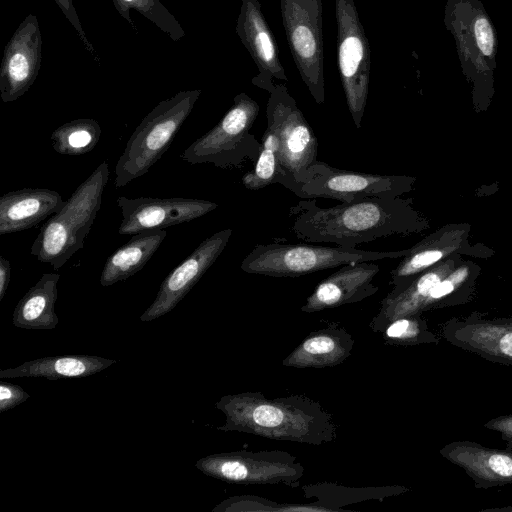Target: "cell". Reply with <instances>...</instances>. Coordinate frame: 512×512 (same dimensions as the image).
I'll return each instance as SVG.
<instances>
[{
    "instance_id": "26",
    "label": "cell",
    "mask_w": 512,
    "mask_h": 512,
    "mask_svg": "<svg viewBox=\"0 0 512 512\" xmlns=\"http://www.w3.org/2000/svg\"><path fill=\"white\" fill-rule=\"evenodd\" d=\"M60 275L45 273L17 303L12 322L17 328L54 329L59 318L55 311Z\"/></svg>"
},
{
    "instance_id": "8",
    "label": "cell",
    "mask_w": 512,
    "mask_h": 512,
    "mask_svg": "<svg viewBox=\"0 0 512 512\" xmlns=\"http://www.w3.org/2000/svg\"><path fill=\"white\" fill-rule=\"evenodd\" d=\"M269 94L267 124L275 128L279 138V162L290 191L302 198L301 184L317 161L318 140L284 84H275Z\"/></svg>"
},
{
    "instance_id": "10",
    "label": "cell",
    "mask_w": 512,
    "mask_h": 512,
    "mask_svg": "<svg viewBox=\"0 0 512 512\" xmlns=\"http://www.w3.org/2000/svg\"><path fill=\"white\" fill-rule=\"evenodd\" d=\"M195 466L215 479L241 485L283 484L297 487L304 476L296 456L282 450L217 453L200 458Z\"/></svg>"
},
{
    "instance_id": "20",
    "label": "cell",
    "mask_w": 512,
    "mask_h": 512,
    "mask_svg": "<svg viewBox=\"0 0 512 512\" xmlns=\"http://www.w3.org/2000/svg\"><path fill=\"white\" fill-rule=\"evenodd\" d=\"M469 230L466 224L448 225L407 249L403 259L390 272V284L393 286L390 293L401 291L418 274L461 251Z\"/></svg>"
},
{
    "instance_id": "31",
    "label": "cell",
    "mask_w": 512,
    "mask_h": 512,
    "mask_svg": "<svg viewBox=\"0 0 512 512\" xmlns=\"http://www.w3.org/2000/svg\"><path fill=\"white\" fill-rule=\"evenodd\" d=\"M390 345L410 346L438 344L439 338L429 330L421 315L404 316L387 322L378 332Z\"/></svg>"
},
{
    "instance_id": "11",
    "label": "cell",
    "mask_w": 512,
    "mask_h": 512,
    "mask_svg": "<svg viewBox=\"0 0 512 512\" xmlns=\"http://www.w3.org/2000/svg\"><path fill=\"white\" fill-rule=\"evenodd\" d=\"M337 60L348 110L361 127L371 71V50L354 0H335Z\"/></svg>"
},
{
    "instance_id": "37",
    "label": "cell",
    "mask_w": 512,
    "mask_h": 512,
    "mask_svg": "<svg viewBox=\"0 0 512 512\" xmlns=\"http://www.w3.org/2000/svg\"><path fill=\"white\" fill-rule=\"evenodd\" d=\"M11 276V266L8 259L0 256V301L4 298Z\"/></svg>"
},
{
    "instance_id": "32",
    "label": "cell",
    "mask_w": 512,
    "mask_h": 512,
    "mask_svg": "<svg viewBox=\"0 0 512 512\" xmlns=\"http://www.w3.org/2000/svg\"><path fill=\"white\" fill-rule=\"evenodd\" d=\"M112 2L119 14L129 22L134 30L136 27L130 17V9L137 10L174 41L180 40L185 35L178 21L159 0H112Z\"/></svg>"
},
{
    "instance_id": "19",
    "label": "cell",
    "mask_w": 512,
    "mask_h": 512,
    "mask_svg": "<svg viewBox=\"0 0 512 512\" xmlns=\"http://www.w3.org/2000/svg\"><path fill=\"white\" fill-rule=\"evenodd\" d=\"M440 454L460 467L476 488L488 489L512 484V448L498 449L462 440L446 444Z\"/></svg>"
},
{
    "instance_id": "28",
    "label": "cell",
    "mask_w": 512,
    "mask_h": 512,
    "mask_svg": "<svg viewBox=\"0 0 512 512\" xmlns=\"http://www.w3.org/2000/svg\"><path fill=\"white\" fill-rule=\"evenodd\" d=\"M279 138L275 128L267 124L262 136L261 150L254 169L242 177L243 185L249 190H259L271 184H281L291 189L290 182L279 162Z\"/></svg>"
},
{
    "instance_id": "22",
    "label": "cell",
    "mask_w": 512,
    "mask_h": 512,
    "mask_svg": "<svg viewBox=\"0 0 512 512\" xmlns=\"http://www.w3.org/2000/svg\"><path fill=\"white\" fill-rule=\"evenodd\" d=\"M355 345L353 336L338 323H329L326 327L310 332L282 364L291 368H327L334 367L351 354Z\"/></svg>"
},
{
    "instance_id": "36",
    "label": "cell",
    "mask_w": 512,
    "mask_h": 512,
    "mask_svg": "<svg viewBox=\"0 0 512 512\" xmlns=\"http://www.w3.org/2000/svg\"><path fill=\"white\" fill-rule=\"evenodd\" d=\"M484 427L500 433L503 440L512 448V414L502 415L489 420Z\"/></svg>"
},
{
    "instance_id": "1",
    "label": "cell",
    "mask_w": 512,
    "mask_h": 512,
    "mask_svg": "<svg viewBox=\"0 0 512 512\" xmlns=\"http://www.w3.org/2000/svg\"><path fill=\"white\" fill-rule=\"evenodd\" d=\"M289 217L296 238L351 248L405 234L418 225L410 205L398 197H366L324 208L313 200H300L290 208Z\"/></svg>"
},
{
    "instance_id": "34",
    "label": "cell",
    "mask_w": 512,
    "mask_h": 512,
    "mask_svg": "<svg viewBox=\"0 0 512 512\" xmlns=\"http://www.w3.org/2000/svg\"><path fill=\"white\" fill-rule=\"evenodd\" d=\"M30 395L19 385L0 381V412L24 403Z\"/></svg>"
},
{
    "instance_id": "3",
    "label": "cell",
    "mask_w": 512,
    "mask_h": 512,
    "mask_svg": "<svg viewBox=\"0 0 512 512\" xmlns=\"http://www.w3.org/2000/svg\"><path fill=\"white\" fill-rule=\"evenodd\" d=\"M444 25L454 38L474 104L486 106L494 93L498 51L497 31L489 14L481 0H446Z\"/></svg>"
},
{
    "instance_id": "9",
    "label": "cell",
    "mask_w": 512,
    "mask_h": 512,
    "mask_svg": "<svg viewBox=\"0 0 512 512\" xmlns=\"http://www.w3.org/2000/svg\"><path fill=\"white\" fill-rule=\"evenodd\" d=\"M289 49L308 91L317 104L325 101L322 0H280Z\"/></svg>"
},
{
    "instance_id": "2",
    "label": "cell",
    "mask_w": 512,
    "mask_h": 512,
    "mask_svg": "<svg viewBox=\"0 0 512 512\" xmlns=\"http://www.w3.org/2000/svg\"><path fill=\"white\" fill-rule=\"evenodd\" d=\"M215 407L225 415L217 427L223 432H242L270 440L319 446L337 439L333 415L305 395L267 398L261 392L222 396Z\"/></svg>"
},
{
    "instance_id": "38",
    "label": "cell",
    "mask_w": 512,
    "mask_h": 512,
    "mask_svg": "<svg viewBox=\"0 0 512 512\" xmlns=\"http://www.w3.org/2000/svg\"><path fill=\"white\" fill-rule=\"evenodd\" d=\"M484 511H507V512H512V504L507 506V507L486 509Z\"/></svg>"
},
{
    "instance_id": "29",
    "label": "cell",
    "mask_w": 512,
    "mask_h": 512,
    "mask_svg": "<svg viewBox=\"0 0 512 512\" xmlns=\"http://www.w3.org/2000/svg\"><path fill=\"white\" fill-rule=\"evenodd\" d=\"M473 264L463 262L441 279L430 291L423 306L422 313L444 306L465 302L472 292L477 273Z\"/></svg>"
},
{
    "instance_id": "30",
    "label": "cell",
    "mask_w": 512,
    "mask_h": 512,
    "mask_svg": "<svg viewBox=\"0 0 512 512\" xmlns=\"http://www.w3.org/2000/svg\"><path fill=\"white\" fill-rule=\"evenodd\" d=\"M101 135L99 123L91 118L75 119L56 128L50 141L61 155L79 156L93 150Z\"/></svg>"
},
{
    "instance_id": "13",
    "label": "cell",
    "mask_w": 512,
    "mask_h": 512,
    "mask_svg": "<svg viewBox=\"0 0 512 512\" xmlns=\"http://www.w3.org/2000/svg\"><path fill=\"white\" fill-rule=\"evenodd\" d=\"M120 235H134L148 229H164L199 218L218 207L215 202L196 198H128L119 196Z\"/></svg>"
},
{
    "instance_id": "21",
    "label": "cell",
    "mask_w": 512,
    "mask_h": 512,
    "mask_svg": "<svg viewBox=\"0 0 512 512\" xmlns=\"http://www.w3.org/2000/svg\"><path fill=\"white\" fill-rule=\"evenodd\" d=\"M62 196L47 188H24L0 197V235L30 229L59 212Z\"/></svg>"
},
{
    "instance_id": "23",
    "label": "cell",
    "mask_w": 512,
    "mask_h": 512,
    "mask_svg": "<svg viewBox=\"0 0 512 512\" xmlns=\"http://www.w3.org/2000/svg\"><path fill=\"white\" fill-rule=\"evenodd\" d=\"M461 260L455 256L435 264L418 274L404 289L388 293L380 303L378 313L369 327L378 333L383 326L396 318L422 314V306L432 288L451 272Z\"/></svg>"
},
{
    "instance_id": "7",
    "label": "cell",
    "mask_w": 512,
    "mask_h": 512,
    "mask_svg": "<svg viewBox=\"0 0 512 512\" xmlns=\"http://www.w3.org/2000/svg\"><path fill=\"white\" fill-rule=\"evenodd\" d=\"M260 107L242 92L233 105L208 132L196 139L181 154L189 164L211 163L220 168L240 167L247 160L256 161L261 143L250 132Z\"/></svg>"
},
{
    "instance_id": "33",
    "label": "cell",
    "mask_w": 512,
    "mask_h": 512,
    "mask_svg": "<svg viewBox=\"0 0 512 512\" xmlns=\"http://www.w3.org/2000/svg\"><path fill=\"white\" fill-rule=\"evenodd\" d=\"M213 512H287V511H324L330 509L311 503L298 505L278 503L270 499L255 495H240L229 497L212 509Z\"/></svg>"
},
{
    "instance_id": "25",
    "label": "cell",
    "mask_w": 512,
    "mask_h": 512,
    "mask_svg": "<svg viewBox=\"0 0 512 512\" xmlns=\"http://www.w3.org/2000/svg\"><path fill=\"white\" fill-rule=\"evenodd\" d=\"M166 235L165 229H148L132 235L126 244L107 258L100 284L111 286L140 271L158 250Z\"/></svg>"
},
{
    "instance_id": "16",
    "label": "cell",
    "mask_w": 512,
    "mask_h": 512,
    "mask_svg": "<svg viewBox=\"0 0 512 512\" xmlns=\"http://www.w3.org/2000/svg\"><path fill=\"white\" fill-rule=\"evenodd\" d=\"M442 336L452 345L495 363L512 365V317L474 312L444 323Z\"/></svg>"
},
{
    "instance_id": "27",
    "label": "cell",
    "mask_w": 512,
    "mask_h": 512,
    "mask_svg": "<svg viewBox=\"0 0 512 512\" xmlns=\"http://www.w3.org/2000/svg\"><path fill=\"white\" fill-rule=\"evenodd\" d=\"M402 486L386 487H344L334 483H317L302 487L305 498H316L315 504L326 507L330 511H344L342 506L367 500H383L407 491Z\"/></svg>"
},
{
    "instance_id": "12",
    "label": "cell",
    "mask_w": 512,
    "mask_h": 512,
    "mask_svg": "<svg viewBox=\"0 0 512 512\" xmlns=\"http://www.w3.org/2000/svg\"><path fill=\"white\" fill-rule=\"evenodd\" d=\"M411 178L338 169L317 160L301 184L302 198L350 202L366 197H398L410 190Z\"/></svg>"
},
{
    "instance_id": "14",
    "label": "cell",
    "mask_w": 512,
    "mask_h": 512,
    "mask_svg": "<svg viewBox=\"0 0 512 512\" xmlns=\"http://www.w3.org/2000/svg\"><path fill=\"white\" fill-rule=\"evenodd\" d=\"M42 37L35 15L29 14L6 44L0 67V96L12 102L33 85L42 59Z\"/></svg>"
},
{
    "instance_id": "6",
    "label": "cell",
    "mask_w": 512,
    "mask_h": 512,
    "mask_svg": "<svg viewBox=\"0 0 512 512\" xmlns=\"http://www.w3.org/2000/svg\"><path fill=\"white\" fill-rule=\"evenodd\" d=\"M402 251H366L312 244L268 243L256 245L241 262V270L270 277H299L347 264L395 259Z\"/></svg>"
},
{
    "instance_id": "4",
    "label": "cell",
    "mask_w": 512,
    "mask_h": 512,
    "mask_svg": "<svg viewBox=\"0 0 512 512\" xmlns=\"http://www.w3.org/2000/svg\"><path fill=\"white\" fill-rule=\"evenodd\" d=\"M108 177L109 168L104 161L74 190L62 209L46 220L30 250L39 262L59 270L83 248L101 208Z\"/></svg>"
},
{
    "instance_id": "5",
    "label": "cell",
    "mask_w": 512,
    "mask_h": 512,
    "mask_svg": "<svg viewBox=\"0 0 512 512\" xmlns=\"http://www.w3.org/2000/svg\"><path fill=\"white\" fill-rule=\"evenodd\" d=\"M200 94V89L181 91L158 103L142 119L116 163V189L146 174L162 157L192 112Z\"/></svg>"
},
{
    "instance_id": "18",
    "label": "cell",
    "mask_w": 512,
    "mask_h": 512,
    "mask_svg": "<svg viewBox=\"0 0 512 512\" xmlns=\"http://www.w3.org/2000/svg\"><path fill=\"white\" fill-rule=\"evenodd\" d=\"M379 271L373 261L343 265L318 283L300 310L314 313L360 302L377 293L373 279Z\"/></svg>"
},
{
    "instance_id": "15",
    "label": "cell",
    "mask_w": 512,
    "mask_h": 512,
    "mask_svg": "<svg viewBox=\"0 0 512 512\" xmlns=\"http://www.w3.org/2000/svg\"><path fill=\"white\" fill-rule=\"evenodd\" d=\"M231 235L232 229L226 228L202 241L184 261L166 276L155 300L140 316V320L142 322L155 320L175 308L214 264L228 244Z\"/></svg>"
},
{
    "instance_id": "17",
    "label": "cell",
    "mask_w": 512,
    "mask_h": 512,
    "mask_svg": "<svg viewBox=\"0 0 512 512\" xmlns=\"http://www.w3.org/2000/svg\"><path fill=\"white\" fill-rule=\"evenodd\" d=\"M236 34L258 68V74L252 79L253 85L270 92L275 86L274 79L288 81L275 36L258 0H242Z\"/></svg>"
},
{
    "instance_id": "24",
    "label": "cell",
    "mask_w": 512,
    "mask_h": 512,
    "mask_svg": "<svg viewBox=\"0 0 512 512\" xmlns=\"http://www.w3.org/2000/svg\"><path fill=\"white\" fill-rule=\"evenodd\" d=\"M117 362L91 355L43 357L26 361L15 368L0 370V377H44L48 380L83 378L103 371Z\"/></svg>"
},
{
    "instance_id": "35",
    "label": "cell",
    "mask_w": 512,
    "mask_h": 512,
    "mask_svg": "<svg viewBox=\"0 0 512 512\" xmlns=\"http://www.w3.org/2000/svg\"><path fill=\"white\" fill-rule=\"evenodd\" d=\"M57 6L61 9L64 16L68 19V21L72 24L76 32L78 33L80 39L82 40L85 48L88 52L94 57L95 60H98L97 54L93 45L88 40L84 29L82 28L81 22L75 10L72 0H54Z\"/></svg>"
}]
</instances>
